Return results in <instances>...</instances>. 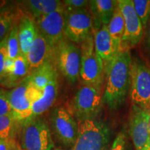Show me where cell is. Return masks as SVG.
I'll use <instances>...</instances> for the list:
<instances>
[{
	"instance_id": "obj_1",
	"label": "cell",
	"mask_w": 150,
	"mask_h": 150,
	"mask_svg": "<svg viewBox=\"0 0 150 150\" xmlns=\"http://www.w3.org/2000/svg\"><path fill=\"white\" fill-rule=\"evenodd\" d=\"M131 63L130 51L125 49L118 52L106 69L103 100L110 109H118L126 100L130 90Z\"/></svg>"
},
{
	"instance_id": "obj_2",
	"label": "cell",
	"mask_w": 150,
	"mask_h": 150,
	"mask_svg": "<svg viewBox=\"0 0 150 150\" xmlns=\"http://www.w3.org/2000/svg\"><path fill=\"white\" fill-rule=\"evenodd\" d=\"M78 136L72 150H108L110 129L97 118L78 122Z\"/></svg>"
},
{
	"instance_id": "obj_3",
	"label": "cell",
	"mask_w": 150,
	"mask_h": 150,
	"mask_svg": "<svg viewBox=\"0 0 150 150\" xmlns=\"http://www.w3.org/2000/svg\"><path fill=\"white\" fill-rule=\"evenodd\" d=\"M81 67L79 79L83 86L102 88L104 67L95 50L93 33L81 43Z\"/></svg>"
},
{
	"instance_id": "obj_4",
	"label": "cell",
	"mask_w": 150,
	"mask_h": 150,
	"mask_svg": "<svg viewBox=\"0 0 150 150\" xmlns=\"http://www.w3.org/2000/svg\"><path fill=\"white\" fill-rule=\"evenodd\" d=\"M52 57L60 72L71 83L79 79L81 50L76 43L65 38L54 47Z\"/></svg>"
},
{
	"instance_id": "obj_5",
	"label": "cell",
	"mask_w": 150,
	"mask_h": 150,
	"mask_svg": "<svg viewBox=\"0 0 150 150\" xmlns=\"http://www.w3.org/2000/svg\"><path fill=\"white\" fill-rule=\"evenodd\" d=\"M104 103L101 88L83 86L73 99L72 110L78 122L98 117Z\"/></svg>"
},
{
	"instance_id": "obj_6",
	"label": "cell",
	"mask_w": 150,
	"mask_h": 150,
	"mask_svg": "<svg viewBox=\"0 0 150 150\" xmlns=\"http://www.w3.org/2000/svg\"><path fill=\"white\" fill-rule=\"evenodd\" d=\"M129 96L132 104L150 108V65L136 59L131 63Z\"/></svg>"
},
{
	"instance_id": "obj_7",
	"label": "cell",
	"mask_w": 150,
	"mask_h": 150,
	"mask_svg": "<svg viewBox=\"0 0 150 150\" xmlns=\"http://www.w3.org/2000/svg\"><path fill=\"white\" fill-rule=\"evenodd\" d=\"M22 145L24 150H53L54 143L46 122L38 117L24 121Z\"/></svg>"
},
{
	"instance_id": "obj_8",
	"label": "cell",
	"mask_w": 150,
	"mask_h": 150,
	"mask_svg": "<svg viewBox=\"0 0 150 150\" xmlns=\"http://www.w3.org/2000/svg\"><path fill=\"white\" fill-rule=\"evenodd\" d=\"M66 18L67 11L63 5L52 13L35 20L38 32L45 39L52 49L65 38Z\"/></svg>"
},
{
	"instance_id": "obj_9",
	"label": "cell",
	"mask_w": 150,
	"mask_h": 150,
	"mask_svg": "<svg viewBox=\"0 0 150 150\" xmlns=\"http://www.w3.org/2000/svg\"><path fill=\"white\" fill-rule=\"evenodd\" d=\"M149 109L135 104L131 108L129 132L135 150H150Z\"/></svg>"
},
{
	"instance_id": "obj_10",
	"label": "cell",
	"mask_w": 150,
	"mask_h": 150,
	"mask_svg": "<svg viewBox=\"0 0 150 150\" xmlns=\"http://www.w3.org/2000/svg\"><path fill=\"white\" fill-rule=\"evenodd\" d=\"M51 127L57 140L67 147L74 146L78 136V122L72 114L63 107L52 110L50 117Z\"/></svg>"
},
{
	"instance_id": "obj_11",
	"label": "cell",
	"mask_w": 150,
	"mask_h": 150,
	"mask_svg": "<svg viewBox=\"0 0 150 150\" xmlns=\"http://www.w3.org/2000/svg\"><path fill=\"white\" fill-rule=\"evenodd\" d=\"M93 19L88 8L67 12L65 35L69 40L81 44L93 34Z\"/></svg>"
},
{
	"instance_id": "obj_12",
	"label": "cell",
	"mask_w": 150,
	"mask_h": 150,
	"mask_svg": "<svg viewBox=\"0 0 150 150\" xmlns=\"http://www.w3.org/2000/svg\"><path fill=\"white\" fill-rule=\"evenodd\" d=\"M117 3L125 20V30L122 44L125 43L130 46L136 45L141 40L143 27L135 11L134 3L131 0H119Z\"/></svg>"
},
{
	"instance_id": "obj_13",
	"label": "cell",
	"mask_w": 150,
	"mask_h": 150,
	"mask_svg": "<svg viewBox=\"0 0 150 150\" xmlns=\"http://www.w3.org/2000/svg\"><path fill=\"white\" fill-rule=\"evenodd\" d=\"M93 35L95 52L102 60L106 72L110 62L121 50L118 49L112 40L108 25H102L98 29L93 30Z\"/></svg>"
},
{
	"instance_id": "obj_14",
	"label": "cell",
	"mask_w": 150,
	"mask_h": 150,
	"mask_svg": "<svg viewBox=\"0 0 150 150\" xmlns=\"http://www.w3.org/2000/svg\"><path fill=\"white\" fill-rule=\"evenodd\" d=\"M28 83L26 79L9 92L12 115L16 121L24 122L32 115V104L27 96Z\"/></svg>"
},
{
	"instance_id": "obj_15",
	"label": "cell",
	"mask_w": 150,
	"mask_h": 150,
	"mask_svg": "<svg viewBox=\"0 0 150 150\" xmlns=\"http://www.w3.org/2000/svg\"><path fill=\"white\" fill-rule=\"evenodd\" d=\"M53 49L40 34H38L29 51L26 55L29 65V74L34 72L45 62L51 60Z\"/></svg>"
},
{
	"instance_id": "obj_16",
	"label": "cell",
	"mask_w": 150,
	"mask_h": 150,
	"mask_svg": "<svg viewBox=\"0 0 150 150\" xmlns=\"http://www.w3.org/2000/svg\"><path fill=\"white\" fill-rule=\"evenodd\" d=\"M115 0H93L90 1L89 11L94 22L93 30L98 29L102 25H108L117 7Z\"/></svg>"
},
{
	"instance_id": "obj_17",
	"label": "cell",
	"mask_w": 150,
	"mask_h": 150,
	"mask_svg": "<svg viewBox=\"0 0 150 150\" xmlns=\"http://www.w3.org/2000/svg\"><path fill=\"white\" fill-rule=\"evenodd\" d=\"M18 24V38L21 54L27 55L38 32L35 20L29 16H23Z\"/></svg>"
},
{
	"instance_id": "obj_18",
	"label": "cell",
	"mask_w": 150,
	"mask_h": 150,
	"mask_svg": "<svg viewBox=\"0 0 150 150\" xmlns=\"http://www.w3.org/2000/svg\"><path fill=\"white\" fill-rule=\"evenodd\" d=\"M58 86V75H56L42 91L41 98L33 104L31 118L38 117L52 107L57 97Z\"/></svg>"
},
{
	"instance_id": "obj_19",
	"label": "cell",
	"mask_w": 150,
	"mask_h": 150,
	"mask_svg": "<svg viewBox=\"0 0 150 150\" xmlns=\"http://www.w3.org/2000/svg\"><path fill=\"white\" fill-rule=\"evenodd\" d=\"M56 75L58 74L56 68L51 60H50L30 74L26 79V81L29 85L40 91H43Z\"/></svg>"
},
{
	"instance_id": "obj_20",
	"label": "cell",
	"mask_w": 150,
	"mask_h": 150,
	"mask_svg": "<svg viewBox=\"0 0 150 150\" xmlns=\"http://www.w3.org/2000/svg\"><path fill=\"white\" fill-rule=\"evenodd\" d=\"M22 3L34 20L47 16L64 5L63 1L59 0H29Z\"/></svg>"
},
{
	"instance_id": "obj_21",
	"label": "cell",
	"mask_w": 150,
	"mask_h": 150,
	"mask_svg": "<svg viewBox=\"0 0 150 150\" xmlns=\"http://www.w3.org/2000/svg\"><path fill=\"white\" fill-rule=\"evenodd\" d=\"M29 75V65L27 59L25 56L21 54L14 59L13 68L11 72L4 76H6V79L3 81V84L6 87H17L20 85Z\"/></svg>"
},
{
	"instance_id": "obj_22",
	"label": "cell",
	"mask_w": 150,
	"mask_h": 150,
	"mask_svg": "<svg viewBox=\"0 0 150 150\" xmlns=\"http://www.w3.org/2000/svg\"><path fill=\"white\" fill-rule=\"evenodd\" d=\"M108 31L112 40L120 50L122 49V39L125 34V20L119 7L116 8L113 16L108 25Z\"/></svg>"
},
{
	"instance_id": "obj_23",
	"label": "cell",
	"mask_w": 150,
	"mask_h": 150,
	"mask_svg": "<svg viewBox=\"0 0 150 150\" xmlns=\"http://www.w3.org/2000/svg\"><path fill=\"white\" fill-rule=\"evenodd\" d=\"M7 51H8V58L11 59H16L21 54L18 38V24L17 20L11 27L7 37Z\"/></svg>"
},
{
	"instance_id": "obj_24",
	"label": "cell",
	"mask_w": 150,
	"mask_h": 150,
	"mask_svg": "<svg viewBox=\"0 0 150 150\" xmlns=\"http://www.w3.org/2000/svg\"><path fill=\"white\" fill-rule=\"evenodd\" d=\"M17 13L12 8H5L0 13V42L8 34L17 20Z\"/></svg>"
},
{
	"instance_id": "obj_25",
	"label": "cell",
	"mask_w": 150,
	"mask_h": 150,
	"mask_svg": "<svg viewBox=\"0 0 150 150\" xmlns=\"http://www.w3.org/2000/svg\"><path fill=\"white\" fill-rule=\"evenodd\" d=\"M133 3L142 27H147L150 21V0H134Z\"/></svg>"
},
{
	"instance_id": "obj_26",
	"label": "cell",
	"mask_w": 150,
	"mask_h": 150,
	"mask_svg": "<svg viewBox=\"0 0 150 150\" xmlns=\"http://www.w3.org/2000/svg\"><path fill=\"white\" fill-rule=\"evenodd\" d=\"M15 122L16 120L12 114L0 116V139L8 140Z\"/></svg>"
},
{
	"instance_id": "obj_27",
	"label": "cell",
	"mask_w": 150,
	"mask_h": 150,
	"mask_svg": "<svg viewBox=\"0 0 150 150\" xmlns=\"http://www.w3.org/2000/svg\"><path fill=\"white\" fill-rule=\"evenodd\" d=\"M9 92L5 89L0 88V116L10 115L12 112Z\"/></svg>"
},
{
	"instance_id": "obj_28",
	"label": "cell",
	"mask_w": 150,
	"mask_h": 150,
	"mask_svg": "<svg viewBox=\"0 0 150 150\" xmlns=\"http://www.w3.org/2000/svg\"><path fill=\"white\" fill-rule=\"evenodd\" d=\"M89 3L90 1H86V0H65V1H63L65 8L67 13L86 9L88 6H89Z\"/></svg>"
},
{
	"instance_id": "obj_29",
	"label": "cell",
	"mask_w": 150,
	"mask_h": 150,
	"mask_svg": "<svg viewBox=\"0 0 150 150\" xmlns=\"http://www.w3.org/2000/svg\"><path fill=\"white\" fill-rule=\"evenodd\" d=\"M7 35L4 40L0 42V78L4 76V66L6 60L8 58V51H7Z\"/></svg>"
},
{
	"instance_id": "obj_30",
	"label": "cell",
	"mask_w": 150,
	"mask_h": 150,
	"mask_svg": "<svg viewBox=\"0 0 150 150\" xmlns=\"http://www.w3.org/2000/svg\"><path fill=\"white\" fill-rule=\"evenodd\" d=\"M125 145H126V136L125 133L121 131L116 136L110 150H125Z\"/></svg>"
},
{
	"instance_id": "obj_31",
	"label": "cell",
	"mask_w": 150,
	"mask_h": 150,
	"mask_svg": "<svg viewBox=\"0 0 150 150\" xmlns=\"http://www.w3.org/2000/svg\"><path fill=\"white\" fill-rule=\"evenodd\" d=\"M14 65V60L7 58L6 60L4 66V75H6L11 72Z\"/></svg>"
},
{
	"instance_id": "obj_32",
	"label": "cell",
	"mask_w": 150,
	"mask_h": 150,
	"mask_svg": "<svg viewBox=\"0 0 150 150\" xmlns=\"http://www.w3.org/2000/svg\"><path fill=\"white\" fill-rule=\"evenodd\" d=\"M11 145L8 140L0 139V150H11Z\"/></svg>"
},
{
	"instance_id": "obj_33",
	"label": "cell",
	"mask_w": 150,
	"mask_h": 150,
	"mask_svg": "<svg viewBox=\"0 0 150 150\" xmlns=\"http://www.w3.org/2000/svg\"><path fill=\"white\" fill-rule=\"evenodd\" d=\"M8 1H6V0H0V13L4 10V8L8 4Z\"/></svg>"
},
{
	"instance_id": "obj_34",
	"label": "cell",
	"mask_w": 150,
	"mask_h": 150,
	"mask_svg": "<svg viewBox=\"0 0 150 150\" xmlns=\"http://www.w3.org/2000/svg\"><path fill=\"white\" fill-rule=\"evenodd\" d=\"M148 29H147V43L149 44L150 47V21L148 23Z\"/></svg>"
},
{
	"instance_id": "obj_35",
	"label": "cell",
	"mask_w": 150,
	"mask_h": 150,
	"mask_svg": "<svg viewBox=\"0 0 150 150\" xmlns=\"http://www.w3.org/2000/svg\"><path fill=\"white\" fill-rule=\"evenodd\" d=\"M149 137H150V108H149Z\"/></svg>"
},
{
	"instance_id": "obj_36",
	"label": "cell",
	"mask_w": 150,
	"mask_h": 150,
	"mask_svg": "<svg viewBox=\"0 0 150 150\" xmlns=\"http://www.w3.org/2000/svg\"><path fill=\"white\" fill-rule=\"evenodd\" d=\"M54 150H62V149H54Z\"/></svg>"
}]
</instances>
